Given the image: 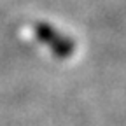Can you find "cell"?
Wrapping results in <instances>:
<instances>
[{
    "mask_svg": "<svg viewBox=\"0 0 126 126\" xmlns=\"http://www.w3.org/2000/svg\"><path fill=\"white\" fill-rule=\"evenodd\" d=\"M35 35L40 42H44L58 58H68L74 53V42L56 32L51 25L47 23H37L35 25Z\"/></svg>",
    "mask_w": 126,
    "mask_h": 126,
    "instance_id": "obj_1",
    "label": "cell"
}]
</instances>
